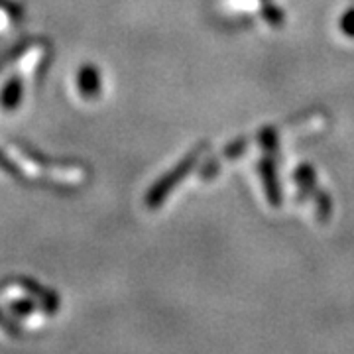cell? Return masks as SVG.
<instances>
[{
  "label": "cell",
  "mask_w": 354,
  "mask_h": 354,
  "mask_svg": "<svg viewBox=\"0 0 354 354\" xmlns=\"http://www.w3.org/2000/svg\"><path fill=\"white\" fill-rule=\"evenodd\" d=\"M193 164H195V153H193V156H187V160H183L176 171H171V176H167L160 185H156V187H153L152 195L148 197V201L152 203V207H156V203H160L162 199H164L165 193L171 189L177 181H181V177L185 176V171H187Z\"/></svg>",
  "instance_id": "cell-1"
},
{
  "label": "cell",
  "mask_w": 354,
  "mask_h": 354,
  "mask_svg": "<svg viewBox=\"0 0 354 354\" xmlns=\"http://www.w3.org/2000/svg\"><path fill=\"white\" fill-rule=\"evenodd\" d=\"M0 327H2V329H6V333H8V335H12V337H18V335H20L18 327H14V323H10V321L2 315V313H0Z\"/></svg>",
  "instance_id": "cell-2"
}]
</instances>
